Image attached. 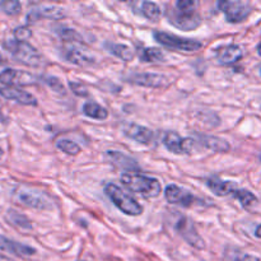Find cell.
Segmentation results:
<instances>
[{
	"instance_id": "cell-16",
	"label": "cell",
	"mask_w": 261,
	"mask_h": 261,
	"mask_svg": "<svg viewBox=\"0 0 261 261\" xmlns=\"http://www.w3.org/2000/svg\"><path fill=\"white\" fill-rule=\"evenodd\" d=\"M106 157L112 165L116 167L121 168V170L127 171V172H134V171L139 170V165L137 161L133 160L132 157L126 155L122 152H116V150H107Z\"/></svg>"
},
{
	"instance_id": "cell-41",
	"label": "cell",
	"mask_w": 261,
	"mask_h": 261,
	"mask_svg": "<svg viewBox=\"0 0 261 261\" xmlns=\"http://www.w3.org/2000/svg\"><path fill=\"white\" fill-rule=\"evenodd\" d=\"M260 75H261V66H260Z\"/></svg>"
},
{
	"instance_id": "cell-39",
	"label": "cell",
	"mask_w": 261,
	"mask_h": 261,
	"mask_svg": "<svg viewBox=\"0 0 261 261\" xmlns=\"http://www.w3.org/2000/svg\"><path fill=\"white\" fill-rule=\"evenodd\" d=\"M2 157H3V150L0 149V158H2Z\"/></svg>"
},
{
	"instance_id": "cell-29",
	"label": "cell",
	"mask_w": 261,
	"mask_h": 261,
	"mask_svg": "<svg viewBox=\"0 0 261 261\" xmlns=\"http://www.w3.org/2000/svg\"><path fill=\"white\" fill-rule=\"evenodd\" d=\"M0 8L3 12L8 15H17L20 13L22 5L17 0H5V2H0Z\"/></svg>"
},
{
	"instance_id": "cell-22",
	"label": "cell",
	"mask_w": 261,
	"mask_h": 261,
	"mask_svg": "<svg viewBox=\"0 0 261 261\" xmlns=\"http://www.w3.org/2000/svg\"><path fill=\"white\" fill-rule=\"evenodd\" d=\"M5 219H7L13 227L20 229V231H25V232L32 231V223H31L30 219H28L25 216H23V214L13 211V209H9V211L7 212V214H5Z\"/></svg>"
},
{
	"instance_id": "cell-7",
	"label": "cell",
	"mask_w": 261,
	"mask_h": 261,
	"mask_svg": "<svg viewBox=\"0 0 261 261\" xmlns=\"http://www.w3.org/2000/svg\"><path fill=\"white\" fill-rule=\"evenodd\" d=\"M218 8L229 23H240L251 13V7L240 0H223L218 3Z\"/></svg>"
},
{
	"instance_id": "cell-14",
	"label": "cell",
	"mask_w": 261,
	"mask_h": 261,
	"mask_svg": "<svg viewBox=\"0 0 261 261\" xmlns=\"http://www.w3.org/2000/svg\"><path fill=\"white\" fill-rule=\"evenodd\" d=\"M0 96L5 99L15 101L17 103L25 105V106H36L37 105V99H36L35 96L23 91V89L17 88V87H2L0 88Z\"/></svg>"
},
{
	"instance_id": "cell-40",
	"label": "cell",
	"mask_w": 261,
	"mask_h": 261,
	"mask_svg": "<svg viewBox=\"0 0 261 261\" xmlns=\"http://www.w3.org/2000/svg\"><path fill=\"white\" fill-rule=\"evenodd\" d=\"M3 59V55H2V53H0V60H2Z\"/></svg>"
},
{
	"instance_id": "cell-35",
	"label": "cell",
	"mask_w": 261,
	"mask_h": 261,
	"mask_svg": "<svg viewBox=\"0 0 261 261\" xmlns=\"http://www.w3.org/2000/svg\"><path fill=\"white\" fill-rule=\"evenodd\" d=\"M255 236L259 237V239H261V224L259 227L256 228V231H255Z\"/></svg>"
},
{
	"instance_id": "cell-34",
	"label": "cell",
	"mask_w": 261,
	"mask_h": 261,
	"mask_svg": "<svg viewBox=\"0 0 261 261\" xmlns=\"http://www.w3.org/2000/svg\"><path fill=\"white\" fill-rule=\"evenodd\" d=\"M233 261H260L257 257L252 256V255H247V254H236V256H233Z\"/></svg>"
},
{
	"instance_id": "cell-10",
	"label": "cell",
	"mask_w": 261,
	"mask_h": 261,
	"mask_svg": "<svg viewBox=\"0 0 261 261\" xmlns=\"http://www.w3.org/2000/svg\"><path fill=\"white\" fill-rule=\"evenodd\" d=\"M127 82L147 88H162L168 84V79L157 73H132L127 76Z\"/></svg>"
},
{
	"instance_id": "cell-24",
	"label": "cell",
	"mask_w": 261,
	"mask_h": 261,
	"mask_svg": "<svg viewBox=\"0 0 261 261\" xmlns=\"http://www.w3.org/2000/svg\"><path fill=\"white\" fill-rule=\"evenodd\" d=\"M83 114L93 120H106L109 117V111L103 106L92 101L83 105Z\"/></svg>"
},
{
	"instance_id": "cell-21",
	"label": "cell",
	"mask_w": 261,
	"mask_h": 261,
	"mask_svg": "<svg viewBox=\"0 0 261 261\" xmlns=\"http://www.w3.org/2000/svg\"><path fill=\"white\" fill-rule=\"evenodd\" d=\"M206 186H208L209 190L213 194H216L217 196H226V195H232L234 190H236V185L231 181H224L221 178L217 177H211L206 180Z\"/></svg>"
},
{
	"instance_id": "cell-32",
	"label": "cell",
	"mask_w": 261,
	"mask_h": 261,
	"mask_svg": "<svg viewBox=\"0 0 261 261\" xmlns=\"http://www.w3.org/2000/svg\"><path fill=\"white\" fill-rule=\"evenodd\" d=\"M69 88L71 89L74 94L81 97H86L88 96V89L84 84L79 83V82H69Z\"/></svg>"
},
{
	"instance_id": "cell-25",
	"label": "cell",
	"mask_w": 261,
	"mask_h": 261,
	"mask_svg": "<svg viewBox=\"0 0 261 261\" xmlns=\"http://www.w3.org/2000/svg\"><path fill=\"white\" fill-rule=\"evenodd\" d=\"M138 56H139L140 61H143V63H158V61H163V59H165L162 50L157 47L139 48Z\"/></svg>"
},
{
	"instance_id": "cell-9",
	"label": "cell",
	"mask_w": 261,
	"mask_h": 261,
	"mask_svg": "<svg viewBox=\"0 0 261 261\" xmlns=\"http://www.w3.org/2000/svg\"><path fill=\"white\" fill-rule=\"evenodd\" d=\"M195 140L193 138H181L177 133H166L163 144L173 154H189L193 150Z\"/></svg>"
},
{
	"instance_id": "cell-3",
	"label": "cell",
	"mask_w": 261,
	"mask_h": 261,
	"mask_svg": "<svg viewBox=\"0 0 261 261\" xmlns=\"http://www.w3.org/2000/svg\"><path fill=\"white\" fill-rule=\"evenodd\" d=\"M13 199L22 205L37 211H51L55 208L53 199L47 194L27 186H18L13 193Z\"/></svg>"
},
{
	"instance_id": "cell-13",
	"label": "cell",
	"mask_w": 261,
	"mask_h": 261,
	"mask_svg": "<svg viewBox=\"0 0 261 261\" xmlns=\"http://www.w3.org/2000/svg\"><path fill=\"white\" fill-rule=\"evenodd\" d=\"M165 196L167 199L168 203L176 204V205L181 206H190L194 203V196L190 191L185 190V189L180 188V186L175 185H168L165 190Z\"/></svg>"
},
{
	"instance_id": "cell-19",
	"label": "cell",
	"mask_w": 261,
	"mask_h": 261,
	"mask_svg": "<svg viewBox=\"0 0 261 261\" xmlns=\"http://www.w3.org/2000/svg\"><path fill=\"white\" fill-rule=\"evenodd\" d=\"M63 56L68 63L74 64V65L76 66H82V68L89 66L94 63V59L92 58L91 55L86 54L83 50H81V48L71 47V46L70 47L64 48Z\"/></svg>"
},
{
	"instance_id": "cell-36",
	"label": "cell",
	"mask_w": 261,
	"mask_h": 261,
	"mask_svg": "<svg viewBox=\"0 0 261 261\" xmlns=\"http://www.w3.org/2000/svg\"><path fill=\"white\" fill-rule=\"evenodd\" d=\"M0 261H14V260H12V259H10V257L5 256V255L0 254Z\"/></svg>"
},
{
	"instance_id": "cell-11",
	"label": "cell",
	"mask_w": 261,
	"mask_h": 261,
	"mask_svg": "<svg viewBox=\"0 0 261 261\" xmlns=\"http://www.w3.org/2000/svg\"><path fill=\"white\" fill-rule=\"evenodd\" d=\"M0 82L3 84H7L8 87L13 86H31L37 82L33 74L27 73V71L15 70V69H4L0 73Z\"/></svg>"
},
{
	"instance_id": "cell-20",
	"label": "cell",
	"mask_w": 261,
	"mask_h": 261,
	"mask_svg": "<svg viewBox=\"0 0 261 261\" xmlns=\"http://www.w3.org/2000/svg\"><path fill=\"white\" fill-rule=\"evenodd\" d=\"M244 55V51L239 45H228L219 48L217 53V59L223 65H232L237 63Z\"/></svg>"
},
{
	"instance_id": "cell-27",
	"label": "cell",
	"mask_w": 261,
	"mask_h": 261,
	"mask_svg": "<svg viewBox=\"0 0 261 261\" xmlns=\"http://www.w3.org/2000/svg\"><path fill=\"white\" fill-rule=\"evenodd\" d=\"M232 196L236 198L245 208H251L252 205H255V204L257 203L256 196H255L251 191L244 190V189H236V190L232 193Z\"/></svg>"
},
{
	"instance_id": "cell-30",
	"label": "cell",
	"mask_w": 261,
	"mask_h": 261,
	"mask_svg": "<svg viewBox=\"0 0 261 261\" xmlns=\"http://www.w3.org/2000/svg\"><path fill=\"white\" fill-rule=\"evenodd\" d=\"M58 35L66 42H82L83 41L82 36L71 28H60L58 30Z\"/></svg>"
},
{
	"instance_id": "cell-28",
	"label": "cell",
	"mask_w": 261,
	"mask_h": 261,
	"mask_svg": "<svg viewBox=\"0 0 261 261\" xmlns=\"http://www.w3.org/2000/svg\"><path fill=\"white\" fill-rule=\"evenodd\" d=\"M56 148L59 150H61L63 153L69 155H76L81 153V147H79L76 143H74L73 140L69 139H60L56 142Z\"/></svg>"
},
{
	"instance_id": "cell-26",
	"label": "cell",
	"mask_w": 261,
	"mask_h": 261,
	"mask_svg": "<svg viewBox=\"0 0 261 261\" xmlns=\"http://www.w3.org/2000/svg\"><path fill=\"white\" fill-rule=\"evenodd\" d=\"M140 14L149 20H158L161 17V8L153 2H143L140 3Z\"/></svg>"
},
{
	"instance_id": "cell-4",
	"label": "cell",
	"mask_w": 261,
	"mask_h": 261,
	"mask_svg": "<svg viewBox=\"0 0 261 261\" xmlns=\"http://www.w3.org/2000/svg\"><path fill=\"white\" fill-rule=\"evenodd\" d=\"M4 47L10 53V55L20 64L31 66V68H40L43 65V58L32 45L28 42L18 40H8L4 42Z\"/></svg>"
},
{
	"instance_id": "cell-37",
	"label": "cell",
	"mask_w": 261,
	"mask_h": 261,
	"mask_svg": "<svg viewBox=\"0 0 261 261\" xmlns=\"http://www.w3.org/2000/svg\"><path fill=\"white\" fill-rule=\"evenodd\" d=\"M5 116L4 115H3V112H2V109H0V122H3V121H5Z\"/></svg>"
},
{
	"instance_id": "cell-18",
	"label": "cell",
	"mask_w": 261,
	"mask_h": 261,
	"mask_svg": "<svg viewBox=\"0 0 261 261\" xmlns=\"http://www.w3.org/2000/svg\"><path fill=\"white\" fill-rule=\"evenodd\" d=\"M65 17V10L56 5H42L37 9H33L28 14V22H36L38 18H50V19H61Z\"/></svg>"
},
{
	"instance_id": "cell-33",
	"label": "cell",
	"mask_w": 261,
	"mask_h": 261,
	"mask_svg": "<svg viewBox=\"0 0 261 261\" xmlns=\"http://www.w3.org/2000/svg\"><path fill=\"white\" fill-rule=\"evenodd\" d=\"M31 36H32V31L28 27H18L14 30V38L18 41L25 42V40L31 38Z\"/></svg>"
},
{
	"instance_id": "cell-17",
	"label": "cell",
	"mask_w": 261,
	"mask_h": 261,
	"mask_svg": "<svg viewBox=\"0 0 261 261\" xmlns=\"http://www.w3.org/2000/svg\"><path fill=\"white\" fill-rule=\"evenodd\" d=\"M195 137L198 139V142L200 143L203 147H205L206 149H211L213 152L217 153H227L231 147H229L228 142L219 137H214V135H205L200 134V133H195Z\"/></svg>"
},
{
	"instance_id": "cell-12",
	"label": "cell",
	"mask_w": 261,
	"mask_h": 261,
	"mask_svg": "<svg viewBox=\"0 0 261 261\" xmlns=\"http://www.w3.org/2000/svg\"><path fill=\"white\" fill-rule=\"evenodd\" d=\"M121 129L125 137L139 143V144H152L153 139H154V133L152 130L143 126V125L135 124V122H126V124L122 125Z\"/></svg>"
},
{
	"instance_id": "cell-5",
	"label": "cell",
	"mask_w": 261,
	"mask_h": 261,
	"mask_svg": "<svg viewBox=\"0 0 261 261\" xmlns=\"http://www.w3.org/2000/svg\"><path fill=\"white\" fill-rule=\"evenodd\" d=\"M105 194L109 196V199L115 204V206L126 216L138 217L144 212V208L134 198L127 195L121 188H119L115 184H107L105 186Z\"/></svg>"
},
{
	"instance_id": "cell-38",
	"label": "cell",
	"mask_w": 261,
	"mask_h": 261,
	"mask_svg": "<svg viewBox=\"0 0 261 261\" xmlns=\"http://www.w3.org/2000/svg\"><path fill=\"white\" fill-rule=\"evenodd\" d=\"M257 53H259V55L261 56V43L259 46H257Z\"/></svg>"
},
{
	"instance_id": "cell-23",
	"label": "cell",
	"mask_w": 261,
	"mask_h": 261,
	"mask_svg": "<svg viewBox=\"0 0 261 261\" xmlns=\"http://www.w3.org/2000/svg\"><path fill=\"white\" fill-rule=\"evenodd\" d=\"M105 47L109 51L110 54H112L116 58L121 59L124 61H132L134 59V53H133L132 48L126 45H121V43H112L107 42L105 43Z\"/></svg>"
},
{
	"instance_id": "cell-6",
	"label": "cell",
	"mask_w": 261,
	"mask_h": 261,
	"mask_svg": "<svg viewBox=\"0 0 261 261\" xmlns=\"http://www.w3.org/2000/svg\"><path fill=\"white\" fill-rule=\"evenodd\" d=\"M153 36H154V40L162 46L171 48V50L180 51V53H195V51L200 50L203 47V43L199 42V41L178 37V36L162 32V31H157Z\"/></svg>"
},
{
	"instance_id": "cell-2",
	"label": "cell",
	"mask_w": 261,
	"mask_h": 261,
	"mask_svg": "<svg viewBox=\"0 0 261 261\" xmlns=\"http://www.w3.org/2000/svg\"><path fill=\"white\" fill-rule=\"evenodd\" d=\"M121 181L130 191L139 194L144 198H157L162 191V186L157 178L142 173L126 172L121 175Z\"/></svg>"
},
{
	"instance_id": "cell-31",
	"label": "cell",
	"mask_w": 261,
	"mask_h": 261,
	"mask_svg": "<svg viewBox=\"0 0 261 261\" xmlns=\"http://www.w3.org/2000/svg\"><path fill=\"white\" fill-rule=\"evenodd\" d=\"M43 82H45L53 91L58 92V93H64V92H65L61 82L59 81L58 78H55V76H46V78L43 79Z\"/></svg>"
},
{
	"instance_id": "cell-15",
	"label": "cell",
	"mask_w": 261,
	"mask_h": 261,
	"mask_svg": "<svg viewBox=\"0 0 261 261\" xmlns=\"http://www.w3.org/2000/svg\"><path fill=\"white\" fill-rule=\"evenodd\" d=\"M0 250L15 255L18 257H23V259H28L36 254V250L33 247L19 244V242H15L3 236H0Z\"/></svg>"
},
{
	"instance_id": "cell-8",
	"label": "cell",
	"mask_w": 261,
	"mask_h": 261,
	"mask_svg": "<svg viewBox=\"0 0 261 261\" xmlns=\"http://www.w3.org/2000/svg\"><path fill=\"white\" fill-rule=\"evenodd\" d=\"M175 227L176 229H177L178 233L181 234V237H182L190 246L199 250H203L204 247H205V242H204V240L199 236L195 226H194V223L188 218V217H180L178 221L176 222Z\"/></svg>"
},
{
	"instance_id": "cell-1",
	"label": "cell",
	"mask_w": 261,
	"mask_h": 261,
	"mask_svg": "<svg viewBox=\"0 0 261 261\" xmlns=\"http://www.w3.org/2000/svg\"><path fill=\"white\" fill-rule=\"evenodd\" d=\"M196 7H198V3L194 0H178L175 7L168 8V20L178 30H195L201 24V17L196 12Z\"/></svg>"
}]
</instances>
